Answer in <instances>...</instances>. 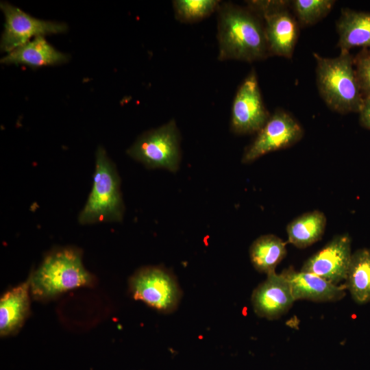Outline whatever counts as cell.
Instances as JSON below:
<instances>
[{
    "label": "cell",
    "mask_w": 370,
    "mask_h": 370,
    "mask_svg": "<svg viewBox=\"0 0 370 370\" xmlns=\"http://www.w3.org/2000/svg\"><path fill=\"white\" fill-rule=\"evenodd\" d=\"M217 12L218 60L248 62L270 56L264 23L247 7L221 1Z\"/></svg>",
    "instance_id": "cell-1"
},
{
    "label": "cell",
    "mask_w": 370,
    "mask_h": 370,
    "mask_svg": "<svg viewBox=\"0 0 370 370\" xmlns=\"http://www.w3.org/2000/svg\"><path fill=\"white\" fill-rule=\"evenodd\" d=\"M319 92L332 110L341 114L359 112L364 97L354 68V57L341 53L336 58L313 53Z\"/></svg>",
    "instance_id": "cell-2"
},
{
    "label": "cell",
    "mask_w": 370,
    "mask_h": 370,
    "mask_svg": "<svg viewBox=\"0 0 370 370\" xmlns=\"http://www.w3.org/2000/svg\"><path fill=\"white\" fill-rule=\"evenodd\" d=\"M124 204L119 173L105 149L98 147L90 194L78 216V222L89 225L121 221Z\"/></svg>",
    "instance_id": "cell-3"
},
{
    "label": "cell",
    "mask_w": 370,
    "mask_h": 370,
    "mask_svg": "<svg viewBox=\"0 0 370 370\" xmlns=\"http://www.w3.org/2000/svg\"><path fill=\"white\" fill-rule=\"evenodd\" d=\"M91 274L84 268L81 252L75 248L58 249L47 254L30 275L34 297L49 298L66 291L90 285Z\"/></svg>",
    "instance_id": "cell-4"
},
{
    "label": "cell",
    "mask_w": 370,
    "mask_h": 370,
    "mask_svg": "<svg viewBox=\"0 0 370 370\" xmlns=\"http://www.w3.org/2000/svg\"><path fill=\"white\" fill-rule=\"evenodd\" d=\"M247 6L262 18L270 56L291 58L299 36V25L290 12L291 1L252 0Z\"/></svg>",
    "instance_id": "cell-5"
},
{
    "label": "cell",
    "mask_w": 370,
    "mask_h": 370,
    "mask_svg": "<svg viewBox=\"0 0 370 370\" xmlns=\"http://www.w3.org/2000/svg\"><path fill=\"white\" fill-rule=\"evenodd\" d=\"M127 153L147 168L176 171L180 162L181 150L180 135L175 120L144 132Z\"/></svg>",
    "instance_id": "cell-6"
},
{
    "label": "cell",
    "mask_w": 370,
    "mask_h": 370,
    "mask_svg": "<svg viewBox=\"0 0 370 370\" xmlns=\"http://www.w3.org/2000/svg\"><path fill=\"white\" fill-rule=\"evenodd\" d=\"M130 288L135 299L164 313L173 312L182 297L175 276L160 267L140 269L131 277Z\"/></svg>",
    "instance_id": "cell-7"
},
{
    "label": "cell",
    "mask_w": 370,
    "mask_h": 370,
    "mask_svg": "<svg viewBox=\"0 0 370 370\" xmlns=\"http://www.w3.org/2000/svg\"><path fill=\"white\" fill-rule=\"evenodd\" d=\"M303 135L304 130L299 122L289 113L278 109L246 148L242 162L251 163L268 153L290 147L299 141Z\"/></svg>",
    "instance_id": "cell-8"
},
{
    "label": "cell",
    "mask_w": 370,
    "mask_h": 370,
    "mask_svg": "<svg viewBox=\"0 0 370 370\" xmlns=\"http://www.w3.org/2000/svg\"><path fill=\"white\" fill-rule=\"evenodd\" d=\"M270 116L262 100L256 72L252 69L238 87L233 100L231 130L238 134L258 132Z\"/></svg>",
    "instance_id": "cell-9"
},
{
    "label": "cell",
    "mask_w": 370,
    "mask_h": 370,
    "mask_svg": "<svg viewBox=\"0 0 370 370\" xmlns=\"http://www.w3.org/2000/svg\"><path fill=\"white\" fill-rule=\"evenodd\" d=\"M0 6L5 16L1 50L8 53L32 38L63 33L67 30V25L64 23L36 18L9 3L1 1Z\"/></svg>",
    "instance_id": "cell-10"
},
{
    "label": "cell",
    "mask_w": 370,
    "mask_h": 370,
    "mask_svg": "<svg viewBox=\"0 0 370 370\" xmlns=\"http://www.w3.org/2000/svg\"><path fill=\"white\" fill-rule=\"evenodd\" d=\"M352 241L348 234L334 236L308 258L301 271L314 273L334 284L345 280L352 258Z\"/></svg>",
    "instance_id": "cell-11"
},
{
    "label": "cell",
    "mask_w": 370,
    "mask_h": 370,
    "mask_svg": "<svg viewBox=\"0 0 370 370\" xmlns=\"http://www.w3.org/2000/svg\"><path fill=\"white\" fill-rule=\"evenodd\" d=\"M251 301L258 316L275 319L288 312L295 300L286 278L273 271L254 290Z\"/></svg>",
    "instance_id": "cell-12"
},
{
    "label": "cell",
    "mask_w": 370,
    "mask_h": 370,
    "mask_svg": "<svg viewBox=\"0 0 370 370\" xmlns=\"http://www.w3.org/2000/svg\"><path fill=\"white\" fill-rule=\"evenodd\" d=\"M281 273L288 280L295 301L333 302L345 296V286L334 284L314 273L295 271L292 267Z\"/></svg>",
    "instance_id": "cell-13"
},
{
    "label": "cell",
    "mask_w": 370,
    "mask_h": 370,
    "mask_svg": "<svg viewBox=\"0 0 370 370\" xmlns=\"http://www.w3.org/2000/svg\"><path fill=\"white\" fill-rule=\"evenodd\" d=\"M336 26L341 53L356 47L370 50V12L343 8Z\"/></svg>",
    "instance_id": "cell-14"
},
{
    "label": "cell",
    "mask_w": 370,
    "mask_h": 370,
    "mask_svg": "<svg viewBox=\"0 0 370 370\" xmlns=\"http://www.w3.org/2000/svg\"><path fill=\"white\" fill-rule=\"evenodd\" d=\"M68 60V55L56 49L44 36H38L8 53L1 62L39 67L62 64Z\"/></svg>",
    "instance_id": "cell-15"
},
{
    "label": "cell",
    "mask_w": 370,
    "mask_h": 370,
    "mask_svg": "<svg viewBox=\"0 0 370 370\" xmlns=\"http://www.w3.org/2000/svg\"><path fill=\"white\" fill-rule=\"evenodd\" d=\"M30 277L20 285L8 291L0 299V334H10L17 330L29 310Z\"/></svg>",
    "instance_id": "cell-16"
},
{
    "label": "cell",
    "mask_w": 370,
    "mask_h": 370,
    "mask_svg": "<svg viewBox=\"0 0 370 370\" xmlns=\"http://www.w3.org/2000/svg\"><path fill=\"white\" fill-rule=\"evenodd\" d=\"M345 281V288L356 303L370 302L369 248L359 249L352 254Z\"/></svg>",
    "instance_id": "cell-17"
},
{
    "label": "cell",
    "mask_w": 370,
    "mask_h": 370,
    "mask_svg": "<svg viewBox=\"0 0 370 370\" xmlns=\"http://www.w3.org/2000/svg\"><path fill=\"white\" fill-rule=\"evenodd\" d=\"M326 222L325 215L319 210L306 212L288 224V241L297 248L308 247L321 239Z\"/></svg>",
    "instance_id": "cell-18"
},
{
    "label": "cell",
    "mask_w": 370,
    "mask_h": 370,
    "mask_svg": "<svg viewBox=\"0 0 370 370\" xmlns=\"http://www.w3.org/2000/svg\"><path fill=\"white\" fill-rule=\"evenodd\" d=\"M286 254V243L273 234L258 237L249 249L250 260L254 267L258 272L267 275L275 271L276 267Z\"/></svg>",
    "instance_id": "cell-19"
},
{
    "label": "cell",
    "mask_w": 370,
    "mask_h": 370,
    "mask_svg": "<svg viewBox=\"0 0 370 370\" xmlns=\"http://www.w3.org/2000/svg\"><path fill=\"white\" fill-rule=\"evenodd\" d=\"M221 1L175 0L173 1L175 18L182 23H192L207 18L217 12Z\"/></svg>",
    "instance_id": "cell-20"
},
{
    "label": "cell",
    "mask_w": 370,
    "mask_h": 370,
    "mask_svg": "<svg viewBox=\"0 0 370 370\" xmlns=\"http://www.w3.org/2000/svg\"><path fill=\"white\" fill-rule=\"evenodd\" d=\"M335 3L333 0H294L291 8L299 26L312 25L331 11Z\"/></svg>",
    "instance_id": "cell-21"
},
{
    "label": "cell",
    "mask_w": 370,
    "mask_h": 370,
    "mask_svg": "<svg viewBox=\"0 0 370 370\" xmlns=\"http://www.w3.org/2000/svg\"><path fill=\"white\" fill-rule=\"evenodd\" d=\"M354 68L364 97H370V50L362 49L354 57Z\"/></svg>",
    "instance_id": "cell-22"
},
{
    "label": "cell",
    "mask_w": 370,
    "mask_h": 370,
    "mask_svg": "<svg viewBox=\"0 0 370 370\" xmlns=\"http://www.w3.org/2000/svg\"><path fill=\"white\" fill-rule=\"evenodd\" d=\"M358 113L360 125L370 130V97H364Z\"/></svg>",
    "instance_id": "cell-23"
}]
</instances>
